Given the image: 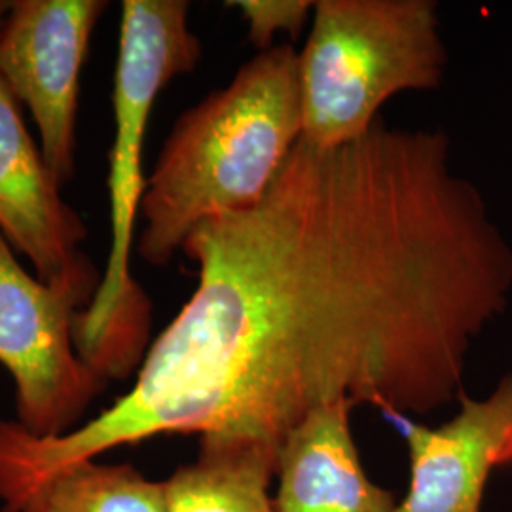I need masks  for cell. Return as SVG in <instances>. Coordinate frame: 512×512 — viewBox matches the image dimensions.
Returning <instances> with one entry per match:
<instances>
[{
	"mask_svg": "<svg viewBox=\"0 0 512 512\" xmlns=\"http://www.w3.org/2000/svg\"><path fill=\"white\" fill-rule=\"evenodd\" d=\"M61 188L23 122L18 99L0 80V234L27 256L42 281L97 289L101 277L80 249L86 224Z\"/></svg>",
	"mask_w": 512,
	"mask_h": 512,
	"instance_id": "obj_8",
	"label": "cell"
},
{
	"mask_svg": "<svg viewBox=\"0 0 512 512\" xmlns=\"http://www.w3.org/2000/svg\"><path fill=\"white\" fill-rule=\"evenodd\" d=\"M14 512H167V486L129 463L82 461L48 476Z\"/></svg>",
	"mask_w": 512,
	"mask_h": 512,
	"instance_id": "obj_11",
	"label": "cell"
},
{
	"mask_svg": "<svg viewBox=\"0 0 512 512\" xmlns=\"http://www.w3.org/2000/svg\"><path fill=\"white\" fill-rule=\"evenodd\" d=\"M95 291L78 281H42L0 234V365L16 389L14 421L33 437L71 433L109 384L74 344L76 317Z\"/></svg>",
	"mask_w": 512,
	"mask_h": 512,
	"instance_id": "obj_5",
	"label": "cell"
},
{
	"mask_svg": "<svg viewBox=\"0 0 512 512\" xmlns=\"http://www.w3.org/2000/svg\"><path fill=\"white\" fill-rule=\"evenodd\" d=\"M277 446L245 439H200L198 456L165 480L167 512H275Z\"/></svg>",
	"mask_w": 512,
	"mask_h": 512,
	"instance_id": "obj_10",
	"label": "cell"
},
{
	"mask_svg": "<svg viewBox=\"0 0 512 512\" xmlns=\"http://www.w3.org/2000/svg\"><path fill=\"white\" fill-rule=\"evenodd\" d=\"M8 8H10V2L8 0H0V23H2V19L6 16Z\"/></svg>",
	"mask_w": 512,
	"mask_h": 512,
	"instance_id": "obj_13",
	"label": "cell"
},
{
	"mask_svg": "<svg viewBox=\"0 0 512 512\" xmlns=\"http://www.w3.org/2000/svg\"><path fill=\"white\" fill-rule=\"evenodd\" d=\"M243 19L249 25V40L260 52L272 46L275 33H289L298 38L306 21L313 16L315 2L310 0H236Z\"/></svg>",
	"mask_w": 512,
	"mask_h": 512,
	"instance_id": "obj_12",
	"label": "cell"
},
{
	"mask_svg": "<svg viewBox=\"0 0 512 512\" xmlns=\"http://www.w3.org/2000/svg\"><path fill=\"white\" fill-rule=\"evenodd\" d=\"M459 412L439 427L391 418L408 458V490L397 512H480L494 471L512 465V370L484 399L459 397Z\"/></svg>",
	"mask_w": 512,
	"mask_h": 512,
	"instance_id": "obj_7",
	"label": "cell"
},
{
	"mask_svg": "<svg viewBox=\"0 0 512 512\" xmlns=\"http://www.w3.org/2000/svg\"><path fill=\"white\" fill-rule=\"evenodd\" d=\"M349 403L313 408L277 448L275 512H397L399 499L366 475Z\"/></svg>",
	"mask_w": 512,
	"mask_h": 512,
	"instance_id": "obj_9",
	"label": "cell"
},
{
	"mask_svg": "<svg viewBox=\"0 0 512 512\" xmlns=\"http://www.w3.org/2000/svg\"><path fill=\"white\" fill-rule=\"evenodd\" d=\"M198 287L128 393L48 442L54 467L162 435L281 440L313 408L425 416L463 395L512 293V245L440 129L300 139L255 207L183 245Z\"/></svg>",
	"mask_w": 512,
	"mask_h": 512,
	"instance_id": "obj_1",
	"label": "cell"
},
{
	"mask_svg": "<svg viewBox=\"0 0 512 512\" xmlns=\"http://www.w3.org/2000/svg\"><path fill=\"white\" fill-rule=\"evenodd\" d=\"M103 0H14L0 23V80L25 105L57 181L76 173L80 76Z\"/></svg>",
	"mask_w": 512,
	"mask_h": 512,
	"instance_id": "obj_6",
	"label": "cell"
},
{
	"mask_svg": "<svg viewBox=\"0 0 512 512\" xmlns=\"http://www.w3.org/2000/svg\"><path fill=\"white\" fill-rule=\"evenodd\" d=\"M188 16L184 0L122 2L107 179L109 258L92 302L74 323L78 355L107 382L137 372L152 342V302L131 274V255L147 190L143 150L152 109L158 95L177 76L192 73L202 57Z\"/></svg>",
	"mask_w": 512,
	"mask_h": 512,
	"instance_id": "obj_3",
	"label": "cell"
},
{
	"mask_svg": "<svg viewBox=\"0 0 512 512\" xmlns=\"http://www.w3.org/2000/svg\"><path fill=\"white\" fill-rule=\"evenodd\" d=\"M300 139L298 54L281 44L179 116L148 175L137 255L167 266L205 220L255 207Z\"/></svg>",
	"mask_w": 512,
	"mask_h": 512,
	"instance_id": "obj_2",
	"label": "cell"
},
{
	"mask_svg": "<svg viewBox=\"0 0 512 512\" xmlns=\"http://www.w3.org/2000/svg\"><path fill=\"white\" fill-rule=\"evenodd\" d=\"M433 0H319L298 54L302 139L348 145L401 92L439 88L448 52Z\"/></svg>",
	"mask_w": 512,
	"mask_h": 512,
	"instance_id": "obj_4",
	"label": "cell"
}]
</instances>
